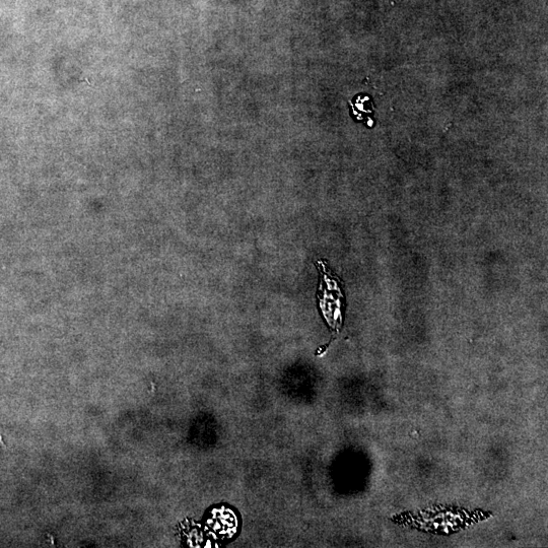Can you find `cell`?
Returning <instances> with one entry per match:
<instances>
[{
	"label": "cell",
	"instance_id": "obj_1",
	"mask_svg": "<svg viewBox=\"0 0 548 548\" xmlns=\"http://www.w3.org/2000/svg\"><path fill=\"white\" fill-rule=\"evenodd\" d=\"M315 264L320 274L317 293L320 309L328 324L338 329L342 322V301H345L340 280L327 267L326 261L318 260Z\"/></svg>",
	"mask_w": 548,
	"mask_h": 548
}]
</instances>
